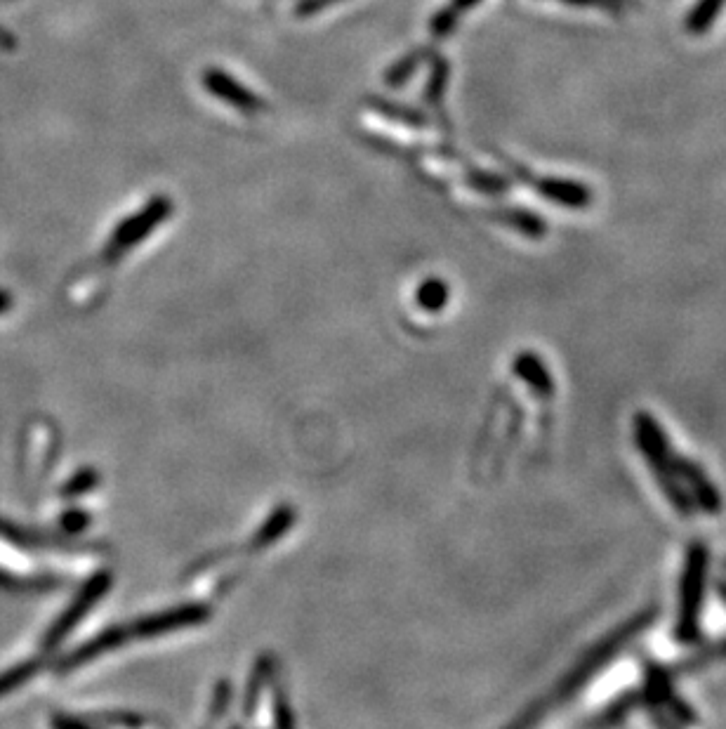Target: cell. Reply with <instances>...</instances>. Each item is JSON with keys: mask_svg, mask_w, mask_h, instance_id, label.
I'll return each instance as SVG.
<instances>
[{"mask_svg": "<svg viewBox=\"0 0 726 729\" xmlns=\"http://www.w3.org/2000/svg\"><path fill=\"white\" fill-rule=\"evenodd\" d=\"M173 210L175 206L168 196H154V199H149L147 206L137 210V213L128 215V218L111 232L107 246H104L102 251V260L114 265V262L121 260L123 255L130 251V248L140 246L151 232H156V229L170 218Z\"/></svg>", "mask_w": 726, "mask_h": 729, "instance_id": "6da1fadb", "label": "cell"}, {"mask_svg": "<svg viewBox=\"0 0 726 729\" xmlns=\"http://www.w3.org/2000/svg\"><path fill=\"white\" fill-rule=\"evenodd\" d=\"M62 524L69 534H78V531H83L85 527H88V515H85V512H78V510L66 512V515L62 517Z\"/></svg>", "mask_w": 726, "mask_h": 729, "instance_id": "e0dca14e", "label": "cell"}, {"mask_svg": "<svg viewBox=\"0 0 726 729\" xmlns=\"http://www.w3.org/2000/svg\"><path fill=\"white\" fill-rule=\"evenodd\" d=\"M203 85H206L210 95H215L217 100L231 104V107L239 109L241 114H257V111H262L260 97L250 93L246 85L236 81L234 76L224 74L222 69L203 71Z\"/></svg>", "mask_w": 726, "mask_h": 729, "instance_id": "277c9868", "label": "cell"}, {"mask_svg": "<svg viewBox=\"0 0 726 729\" xmlns=\"http://www.w3.org/2000/svg\"><path fill=\"white\" fill-rule=\"evenodd\" d=\"M52 586H55V579H19V576L0 571V588L5 590H17V593L22 590V593H26V590H45Z\"/></svg>", "mask_w": 726, "mask_h": 729, "instance_id": "7c38bea8", "label": "cell"}, {"mask_svg": "<svg viewBox=\"0 0 726 729\" xmlns=\"http://www.w3.org/2000/svg\"><path fill=\"white\" fill-rule=\"evenodd\" d=\"M208 619V609L201 604H182V607L165 609V612L144 616V619L135 621L130 628L132 640H151V637L165 635L170 630H180L189 626H198Z\"/></svg>", "mask_w": 726, "mask_h": 729, "instance_id": "3957f363", "label": "cell"}, {"mask_svg": "<svg viewBox=\"0 0 726 729\" xmlns=\"http://www.w3.org/2000/svg\"><path fill=\"white\" fill-rule=\"evenodd\" d=\"M420 59H422L420 55H411V57L401 59V62H396L394 67L389 69V74H387V83H389V85H399V83H404L406 78L413 74L415 67H418Z\"/></svg>", "mask_w": 726, "mask_h": 729, "instance_id": "5bb4252c", "label": "cell"}, {"mask_svg": "<svg viewBox=\"0 0 726 729\" xmlns=\"http://www.w3.org/2000/svg\"><path fill=\"white\" fill-rule=\"evenodd\" d=\"M128 640H132L128 626L107 628V630H104V633H99L97 637H92L90 642H85V645L74 649V652H71L69 656H64V659L59 661L57 671L59 673L74 671V668L85 666V663H90L92 659H97V656H102L104 652H109V649H116V647L125 645V642H128Z\"/></svg>", "mask_w": 726, "mask_h": 729, "instance_id": "5b68a950", "label": "cell"}, {"mask_svg": "<svg viewBox=\"0 0 726 729\" xmlns=\"http://www.w3.org/2000/svg\"><path fill=\"white\" fill-rule=\"evenodd\" d=\"M0 45H12V38L5 29H0Z\"/></svg>", "mask_w": 726, "mask_h": 729, "instance_id": "cb8c5ba5", "label": "cell"}, {"mask_svg": "<svg viewBox=\"0 0 726 729\" xmlns=\"http://www.w3.org/2000/svg\"><path fill=\"white\" fill-rule=\"evenodd\" d=\"M415 300H418V305L427 312L444 310L448 302V286L439 279H427L425 284L418 288V293H415Z\"/></svg>", "mask_w": 726, "mask_h": 729, "instance_id": "ba28073f", "label": "cell"}, {"mask_svg": "<svg viewBox=\"0 0 726 729\" xmlns=\"http://www.w3.org/2000/svg\"><path fill=\"white\" fill-rule=\"evenodd\" d=\"M724 3L726 0H701V3L691 10L689 22H686V29L693 31V34H701V31H705L712 24V19L719 15V10H722Z\"/></svg>", "mask_w": 726, "mask_h": 729, "instance_id": "9c48e42d", "label": "cell"}, {"mask_svg": "<svg viewBox=\"0 0 726 729\" xmlns=\"http://www.w3.org/2000/svg\"><path fill=\"white\" fill-rule=\"evenodd\" d=\"M293 522H295V512L290 510L288 505H283V508L276 510L274 515L264 522V527L257 531L250 550H262L267 548V545H272L276 538H281L290 527H293Z\"/></svg>", "mask_w": 726, "mask_h": 729, "instance_id": "52a82bcc", "label": "cell"}, {"mask_svg": "<svg viewBox=\"0 0 726 729\" xmlns=\"http://www.w3.org/2000/svg\"><path fill=\"white\" fill-rule=\"evenodd\" d=\"M229 701H231V687L227 685V682H222V685L217 687L215 704H213V713H215V718H220V715L224 713V708L229 706Z\"/></svg>", "mask_w": 726, "mask_h": 729, "instance_id": "ac0fdd59", "label": "cell"}, {"mask_svg": "<svg viewBox=\"0 0 726 729\" xmlns=\"http://www.w3.org/2000/svg\"><path fill=\"white\" fill-rule=\"evenodd\" d=\"M330 3H338V0H305V3L297 8V12H300V15H305V12L307 15H312V12L326 8V5H330Z\"/></svg>", "mask_w": 726, "mask_h": 729, "instance_id": "ffe728a7", "label": "cell"}, {"mask_svg": "<svg viewBox=\"0 0 726 729\" xmlns=\"http://www.w3.org/2000/svg\"><path fill=\"white\" fill-rule=\"evenodd\" d=\"M109 588H111V574H107V571L92 576V579L81 588V593H78L76 600L71 602V607L66 609V612L59 616L55 623H52L48 633H45L43 647L45 649L57 647L59 642H62L64 637L78 626V621H81L83 616L88 614L99 600H102V595L107 593Z\"/></svg>", "mask_w": 726, "mask_h": 729, "instance_id": "7a4b0ae2", "label": "cell"}, {"mask_svg": "<svg viewBox=\"0 0 726 729\" xmlns=\"http://www.w3.org/2000/svg\"><path fill=\"white\" fill-rule=\"evenodd\" d=\"M10 305H12V298H10V293H3V291H0V312L10 310Z\"/></svg>", "mask_w": 726, "mask_h": 729, "instance_id": "603a6c76", "label": "cell"}, {"mask_svg": "<svg viewBox=\"0 0 726 729\" xmlns=\"http://www.w3.org/2000/svg\"><path fill=\"white\" fill-rule=\"evenodd\" d=\"M38 666H41V661H26L19 663V666H12L10 671L0 673V696L10 694L12 689L22 687L24 682H29L33 675H36Z\"/></svg>", "mask_w": 726, "mask_h": 729, "instance_id": "30bf717a", "label": "cell"}, {"mask_svg": "<svg viewBox=\"0 0 726 729\" xmlns=\"http://www.w3.org/2000/svg\"><path fill=\"white\" fill-rule=\"evenodd\" d=\"M536 189L540 194H545L547 199L557 201L559 206L566 208H585L590 203L592 194L590 189H585L578 182H566V180H538Z\"/></svg>", "mask_w": 726, "mask_h": 729, "instance_id": "8992f818", "label": "cell"}, {"mask_svg": "<svg viewBox=\"0 0 726 729\" xmlns=\"http://www.w3.org/2000/svg\"><path fill=\"white\" fill-rule=\"evenodd\" d=\"M95 482H97V475H95V472H92V470H85V472H81V475H76L74 479H71V482H66V486H64L62 494H64V496H78V494H85V491H88L90 486H95Z\"/></svg>", "mask_w": 726, "mask_h": 729, "instance_id": "2e32d148", "label": "cell"}, {"mask_svg": "<svg viewBox=\"0 0 726 729\" xmlns=\"http://www.w3.org/2000/svg\"><path fill=\"white\" fill-rule=\"evenodd\" d=\"M571 5H599V8H623L627 0H566Z\"/></svg>", "mask_w": 726, "mask_h": 729, "instance_id": "d6986e66", "label": "cell"}, {"mask_svg": "<svg viewBox=\"0 0 726 729\" xmlns=\"http://www.w3.org/2000/svg\"><path fill=\"white\" fill-rule=\"evenodd\" d=\"M477 3H479V0H453L451 10L455 12V15H460V12H462V10L472 8V5H477Z\"/></svg>", "mask_w": 726, "mask_h": 729, "instance_id": "7402d4cb", "label": "cell"}, {"mask_svg": "<svg viewBox=\"0 0 726 729\" xmlns=\"http://www.w3.org/2000/svg\"><path fill=\"white\" fill-rule=\"evenodd\" d=\"M503 220L510 227L519 229V232H524L526 236H543L545 234V225L540 222V218H536V215H531V213H524V210H507V213L503 215Z\"/></svg>", "mask_w": 726, "mask_h": 729, "instance_id": "8fae6325", "label": "cell"}, {"mask_svg": "<svg viewBox=\"0 0 726 729\" xmlns=\"http://www.w3.org/2000/svg\"><path fill=\"white\" fill-rule=\"evenodd\" d=\"M274 720H276V729H295V720H293V713H290V706H288V699L286 694L281 692V689H276V696H274Z\"/></svg>", "mask_w": 726, "mask_h": 729, "instance_id": "9a60e30c", "label": "cell"}, {"mask_svg": "<svg viewBox=\"0 0 726 729\" xmlns=\"http://www.w3.org/2000/svg\"><path fill=\"white\" fill-rule=\"evenodd\" d=\"M55 729H90V727H85L83 722H78V720H71V718H64V715H59V718H55Z\"/></svg>", "mask_w": 726, "mask_h": 729, "instance_id": "44dd1931", "label": "cell"}, {"mask_svg": "<svg viewBox=\"0 0 726 729\" xmlns=\"http://www.w3.org/2000/svg\"><path fill=\"white\" fill-rule=\"evenodd\" d=\"M269 668H272V659H260V663H257V668H255V673H253V680H250V687H248V699H246V711H248V715H253L255 701H257V696H260L262 685H264V682H267Z\"/></svg>", "mask_w": 726, "mask_h": 729, "instance_id": "4fadbf2b", "label": "cell"}]
</instances>
